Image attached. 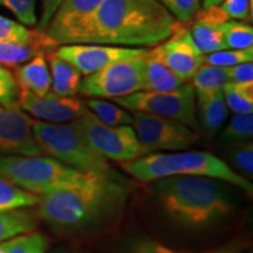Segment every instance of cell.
Instances as JSON below:
<instances>
[{"mask_svg":"<svg viewBox=\"0 0 253 253\" xmlns=\"http://www.w3.org/2000/svg\"><path fill=\"white\" fill-rule=\"evenodd\" d=\"M0 176L38 196L87 185L106 177L80 171L55 158L41 155L0 156Z\"/></svg>","mask_w":253,"mask_h":253,"instance_id":"obj_5","label":"cell"},{"mask_svg":"<svg viewBox=\"0 0 253 253\" xmlns=\"http://www.w3.org/2000/svg\"><path fill=\"white\" fill-rule=\"evenodd\" d=\"M39 198L40 196L26 191L0 176V211L36 207Z\"/></svg>","mask_w":253,"mask_h":253,"instance_id":"obj_23","label":"cell"},{"mask_svg":"<svg viewBox=\"0 0 253 253\" xmlns=\"http://www.w3.org/2000/svg\"><path fill=\"white\" fill-rule=\"evenodd\" d=\"M250 4L251 0H224L220 7L230 19L246 20L250 13Z\"/></svg>","mask_w":253,"mask_h":253,"instance_id":"obj_37","label":"cell"},{"mask_svg":"<svg viewBox=\"0 0 253 253\" xmlns=\"http://www.w3.org/2000/svg\"><path fill=\"white\" fill-rule=\"evenodd\" d=\"M231 162L243 172L245 178H253V143L251 141L232 143L229 149Z\"/></svg>","mask_w":253,"mask_h":253,"instance_id":"obj_32","label":"cell"},{"mask_svg":"<svg viewBox=\"0 0 253 253\" xmlns=\"http://www.w3.org/2000/svg\"><path fill=\"white\" fill-rule=\"evenodd\" d=\"M38 225L33 214L18 210L0 211V243L24 233L32 232Z\"/></svg>","mask_w":253,"mask_h":253,"instance_id":"obj_22","label":"cell"},{"mask_svg":"<svg viewBox=\"0 0 253 253\" xmlns=\"http://www.w3.org/2000/svg\"><path fill=\"white\" fill-rule=\"evenodd\" d=\"M52 41L36 42H18V41H0V65L5 67H17L30 61L32 58L54 49Z\"/></svg>","mask_w":253,"mask_h":253,"instance_id":"obj_20","label":"cell"},{"mask_svg":"<svg viewBox=\"0 0 253 253\" xmlns=\"http://www.w3.org/2000/svg\"><path fill=\"white\" fill-rule=\"evenodd\" d=\"M32 129L42 154L80 171L97 176L112 175L108 160L88 143L72 122L52 123L33 120Z\"/></svg>","mask_w":253,"mask_h":253,"instance_id":"obj_6","label":"cell"},{"mask_svg":"<svg viewBox=\"0 0 253 253\" xmlns=\"http://www.w3.org/2000/svg\"><path fill=\"white\" fill-rule=\"evenodd\" d=\"M61 0H42V6H41V15L38 24V31H45L47 24L52 19L53 14L58 8Z\"/></svg>","mask_w":253,"mask_h":253,"instance_id":"obj_39","label":"cell"},{"mask_svg":"<svg viewBox=\"0 0 253 253\" xmlns=\"http://www.w3.org/2000/svg\"><path fill=\"white\" fill-rule=\"evenodd\" d=\"M224 40L227 48L245 49L253 45V30L249 25L229 20L223 24Z\"/></svg>","mask_w":253,"mask_h":253,"instance_id":"obj_30","label":"cell"},{"mask_svg":"<svg viewBox=\"0 0 253 253\" xmlns=\"http://www.w3.org/2000/svg\"><path fill=\"white\" fill-rule=\"evenodd\" d=\"M126 189L112 176L90 184L40 196L38 214L60 232H78L113 213L125 203Z\"/></svg>","mask_w":253,"mask_h":253,"instance_id":"obj_2","label":"cell"},{"mask_svg":"<svg viewBox=\"0 0 253 253\" xmlns=\"http://www.w3.org/2000/svg\"><path fill=\"white\" fill-rule=\"evenodd\" d=\"M181 23H189L199 9V0H158Z\"/></svg>","mask_w":253,"mask_h":253,"instance_id":"obj_35","label":"cell"},{"mask_svg":"<svg viewBox=\"0 0 253 253\" xmlns=\"http://www.w3.org/2000/svg\"><path fill=\"white\" fill-rule=\"evenodd\" d=\"M227 68L229 80L237 84H249L253 82V65L252 62H244L231 66Z\"/></svg>","mask_w":253,"mask_h":253,"instance_id":"obj_38","label":"cell"},{"mask_svg":"<svg viewBox=\"0 0 253 253\" xmlns=\"http://www.w3.org/2000/svg\"><path fill=\"white\" fill-rule=\"evenodd\" d=\"M253 61V48L221 49L204 55V63L219 67H231L244 62Z\"/></svg>","mask_w":253,"mask_h":253,"instance_id":"obj_31","label":"cell"},{"mask_svg":"<svg viewBox=\"0 0 253 253\" xmlns=\"http://www.w3.org/2000/svg\"><path fill=\"white\" fill-rule=\"evenodd\" d=\"M155 189L167 216L182 226L211 225L232 211L229 196L209 177H164L157 179Z\"/></svg>","mask_w":253,"mask_h":253,"instance_id":"obj_3","label":"cell"},{"mask_svg":"<svg viewBox=\"0 0 253 253\" xmlns=\"http://www.w3.org/2000/svg\"><path fill=\"white\" fill-rule=\"evenodd\" d=\"M253 136V114L237 113L231 118L229 125L221 132V141L227 143H238L251 140Z\"/></svg>","mask_w":253,"mask_h":253,"instance_id":"obj_29","label":"cell"},{"mask_svg":"<svg viewBox=\"0 0 253 253\" xmlns=\"http://www.w3.org/2000/svg\"><path fill=\"white\" fill-rule=\"evenodd\" d=\"M47 53L50 66V87L53 93L60 96H75L80 93L81 73L71 63L58 58L53 53V49Z\"/></svg>","mask_w":253,"mask_h":253,"instance_id":"obj_19","label":"cell"},{"mask_svg":"<svg viewBox=\"0 0 253 253\" xmlns=\"http://www.w3.org/2000/svg\"><path fill=\"white\" fill-rule=\"evenodd\" d=\"M32 120L17 103L0 104V156L41 155Z\"/></svg>","mask_w":253,"mask_h":253,"instance_id":"obj_13","label":"cell"},{"mask_svg":"<svg viewBox=\"0 0 253 253\" xmlns=\"http://www.w3.org/2000/svg\"><path fill=\"white\" fill-rule=\"evenodd\" d=\"M129 253H185L179 252L176 250L169 249L168 246L160 244L158 242L150 239H141L134 243L130 246ZM199 253H240V245L239 244H227L220 248H217L210 251L199 252Z\"/></svg>","mask_w":253,"mask_h":253,"instance_id":"obj_33","label":"cell"},{"mask_svg":"<svg viewBox=\"0 0 253 253\" xmlns=\"http://www.w3.org/2000/svg\"><path fill=\"white\" fill-rule=\"evenodd\" d=\"M72 123L88 143L107 160L128 162L151 153L141 143L131 126L104 125L89 109Z\"/></svg>","mask_w":253,"mask_h":253,"instance_id":"obj_7","label":"cell"},{"mask_svg":"<svg viewBox=\"0 0 253 253\" xmlns=\"http://www.w3.org/2000/svg\"><path fill=\"white\" fill-rule=\"evenodd\" d=\"M120 166L126 172L140 181H157L170 176H199L221 179L244 190L252 196V183L233 171L227 164L207 151L157 154L150 153L136 160L121 162Z\"/></svg>","mask_w":253,"mask_h":253,"instance_id":"obj_4","label":"cell"},{"mask_svg":"<svg viewBox=\"0 0 253 253\" xmlns=\"http://www.w3.org/2000/svg\"><path fill=\"white\" fill-rule=\"evenodd\" d=\"M179 24L158 0H102L89 43L155 47L171 36Z\"/></svg>","mask_w":253,"mask_h":253,"instance_id":"obj_1","label":"cell"},{"mask_svg":"<svg viewBox=\"0 0 253 253\" xmlns=\"http://www.w3.org/2000/svg\"><path fill=\"white\" fill-rule=\"evenodd\" d=\"M223 95L227 108L232 112L253 113V82L237 84L229 81L223 87Z\"/></svg>","mask_w":253,"mask_h":253,"instance_id":"obj_25","label":"cell"},{"mask_svg":"<svg viewBox=\"0 0 253 253\" xmlns=\"http://www.w3.org/2000/svg\"><path fill=\"white\" fill-rule=\"evenodd\" d=\"M114 103L130 112H143L176 120L191 129L198 128L196 91L192 84H183L169 91L140 90L112 99Z\"/></svg>","mask_w":253,"mask_h":253,"instance_id":"obj_8","label":"cell"},{"mask_svg":"<svg viewBox=\"0 0 253 253\" xmlns=\"http://www.w3.org/2000/svg\"><path fill=\"white\" fill-rule=\"evenodd\" d=\"M191 81L196 93H208V91L223 89V87L230 80L226 67L203 63L195 73Z\"/></svg>","mask_w":253,"mask_h":253,"instance_id":"obj_24","label":"cell"},{"mask_svg":"<svg viewBox=\"0 0 253 253\" xmlns=\"http://www.w3.org/2000/svg\"><path fill=\"white\" fill-rule=\"evenodd\" d=\"M224 0H203V8L212 7V6H219Z\"/></svg>","mask_w":253,"mask_h":253,"instance_id":"obj_40","label":"cell"},{"mask_svg":"<svg viewBox=\"0 0 253 253\" xmlns=\"http://www.w3.org/2000/svg\"><path fill=\"white\" fill-rule=\"evenodd\" d=\"M249 253H252V252H249Z\"/></svg>","mask_w":253,"mask_h":253,"instance_id":"obj_42","label":"cell"},{"mask_svg":"<svg viewBox=\"0 0 253 253\" xmlns=\"http://www.w3.org/2000/svg\"><path fill=\"white\" fill-rule=\"evenodd\" d=\"M14 78L20 89L43 96L50 91V72L45 53H40L30 61L15 67Z\"/></svg>","mask_w":253,"mask_h":253,"instance_id":"obj_16","label":"cell"},{"mask_svg":"<svg viewBox=\"0 0 253 253\" xmlns=\"http://www.w3.org/2000/svg\"><path fill=\"white\" fill-rule=\"evenodd\" d=\"M198 118L203 130L209 135L219 131L227 118V106L223 89L208 93H196Z\"/></svg>","mask_w":253,"mask_h":253,"instance_id":"obj_17","label":"cell"},{"mask_svg":"<svg viewBox=\"0 0 253 253\" xmlns=\"http://www.w3.org/2000/svg\"><path fill=\"white\" fill-rule=\"evenodd\" d=\"M147 52L148 49L145 48L101 43H72L58 46V48L53 49V53L58 58L71 63L86 77L110 63L144 55Z\"/></svg>","mask_w":253,"mask_h":253,"instance_id":"obj_12","label":"cell"},{"mask_svg":"<svg viewBox=\"0 0 253 253\" xmlns=\"http://www.w3.org/2000/svg\"><path fill=\"white\" fill-rule=\"evenodd\" d=\"M101 2L102 0H61L43 32L56 47L89 43Z\"/></svg>","mask_w":253,"mask_h":253,"instance_id":"obj_9","label":"cell"},{"mask_svg":"<svg viewBox=\"0 0 253 253\" xmlns=\"http://www.w3.org/2000/svg\"><path fill=\"white\" fill-rule=\"evenodd\" d=\"M53 253H67V252L62 251V250H59V251H55V252H53Z\"/></svg>","mask_w":253,"mask_h":253,"instance_id":"obj_41","label":"cell"},{"mask_svg":"<svg viewBox=\"0 0 253 253\" xmlns=\"http://www.w3.org/2000/svg\"><path fill=\"white\" fill-rule=\"evenodd\" d=\"M144 55L115 61L87 75L81 81L80 93L86 96L115 99L142 90Z\"/></svg>","mask_w":253,"mask_h":253,"instance_id":"obj_10","label":"cell"},{"mask_svg":"<svg viewBox=\"0 0 253 253\" xmlns=\"http://www.w3.org/2000/svg\"><path fill=\"white\" fill-rule=\"evenodd\" d=\"M142 80V90L145 91H169L177 89L188 82L164 63L151 56L149 50L143 56Z\"/></svg>","mask_w":253,"mask_h":253,"instance_id":"obj_18","label":"cell"},{"mask_svg":"<svg viewBox=\"0 0 253 253\" xmlns=\"http://www.w3.org/2000/svg\"><path fill=\"white\" fill-rule=\"evenodd\" d=\"M52 41L43 31H30L23 24L0 15V41H18V42H36Z\"/></svg>","mask_w":253,"mask_h":253,"instance_id":"obj_28","label":"cell"},{"mask_svg":"<svg viewBox=\"0 0 253 253\" xmlns=\"http://www.w3.org/2000/svg\"><path fill=\"white\" fill-rule=\"evenodd\" d=\"M38 0H0V6L9 9L21 24L33 26L37 24Z\"/></svg>","mask_w":253,"mask_h":253,"instance_id":"obj_34","label":"cell"},{"mask_svg":"<svg viewBox=\"0 0 253 253\" xmlns=\"http://www.w3.org/2000/svg\"><path fill=\"white\" fill-rule=\"evenodd\" d=\"M6 253H46L48 238L41 232H28L1 242Z\"/></svg>","mask_w":253,"mask_h":253,"instance_id":"obj_27","label":"cell"},{"mask_svg":"<svg viewBox=\"0 0 253 253\" xmlns=\"http://www.w3.org/2000/svg\"><path fill=\"white\" fill-rule=\"evenodd\" d=\"M17 104L26 114L52 123L72 122L88 109L75 96H60L53 91L39 96L25 89H20Z\"/></svg>","mask_w":253,"mask_h":253,"instance_id":"obj_15","label":"cell"},{"mask_svg":"<svg viewBox=\"0 0 253 253\" xmlns=\"http://www.w3.org/2000/svg\"><path fill=\"white\" fill-rule=\"evenodd\" d=\"M194 24L190 28L192 40L195 45L203 54L217 52V50L227 49L224 40L223 25L212 24L201 19H192Z\"/></svg>","mask_w":253,"mask_h":253,"instance_id":"obj_21","label":"cell"},{"mask_svg":"<svg viewBox=\"0 0 253 253\" xmlns=\"http://www.w3.org/2000/svg\"><path fill=\"white\" fill-rule=\"evenodd\" d=\"M149 54L186 81L191 80L204 63V54L195 45L184 23L179 24L167 40L149 50Z\"/></svg>","mask_w":253,"mask_h":253,"instance_id":"obj_14","label":"cell"},{"mask_svg":"<svg viewBox=\"0 0 253 253\" xmlns=\"http://www.w3.org/2000/svg\"><path fill=\"white\" fill-rule=\"evenodd\" d=\"M87 108L104 125L108 126H131L132 118L128 110L119 104L100 99L89 100L86 103Z\"/></svg>","mask_w":253,"mask_h":253,"instance_id":"obj_26","label":"cell"},{"mask_svg":"<svg viewBox=\"0 0 253 253\" xmlns=\"http://www.w3.org/2000/svg\"><path fill=\"white\" fill-rule=\"evenodd\" d=\"M131 118L136 136L151 153L188 149L199 138L197 132L176 120L143 112H132Z\"/></svg>","mask_w":253,"mask_h":253,"instance_id":"obj_11","label":"cell"},{"mask_svg":"<svg viewBox=\"0 0 253 253\" xmlns=\"http://www.w3.org/2000/svg\"><path fill=\"white\" fill-rule=\"evenodd\" d=\"M20 87L14 75L5 66L0 65V104H13L18 102Z\"/></svg>","mask_w":253,"mask_h":253,"instance_id":"obj_36","label":"cell"}]
</instances>
